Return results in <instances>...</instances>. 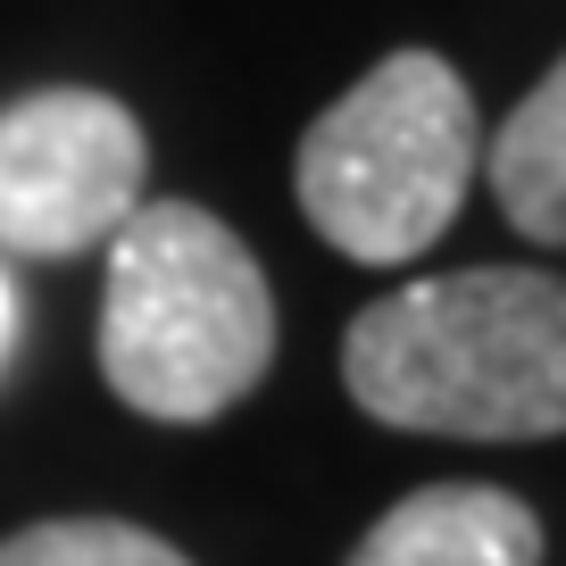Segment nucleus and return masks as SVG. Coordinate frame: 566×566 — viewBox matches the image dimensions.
Returning <instances> with one entry per match:
<instances>
[{
  "instance_id": "f257e3e1",
  "label": "nucleus",
  "mask_w": 566,
  "mask_h": 566,
  "mask_svg": "<svg viewBox=\"0 0 566 566\" xmlns=\"http://www.w3.org/2000/svg\"><path fill=\"white\" fill-rule=\"evenodd\" d=\"M342 384L375 424L450 442L566 433V275L467 266L400 283L342 334Z\"/></svg>"
},
{
  "instance_id": "f03ea898",
  "label": "nucleus",
  "mask_w": 566,
  "mask_h": 566,
  "mask_svg": "<svg viewBox=\"0 0 566 566\" xmlns=\"http://www.w3.org/2000/svg\"><path fill=\"white\" fill-rule=\"evenodd\" d=\"M275 358V292L259 259L192 200H142L108 242L101 375L159 424H209L259 391Z\"/></svg>"
},
{
  "instance_id": "7ed1b4c3",
  "label": "nucleus",
  "mask_w": 566,
  "mask_h": 566,
  "mask_svg": "<svg viewBox=\"0 0 566 566\" xmlns=\"http://www.w3.org/2000/svg\"><path fill=\"white\" fill-rule=\"evenodd\" d=\"M475 92L433 51H391L308 125L292 192L301 217L367 266H400L450 233L475 176Z\"/></svg>"
},
{
  "instance_id": "20e7f679",
  "label": "nucleus",
  "mask_w": 566,
  "mask_h": 566,
  "mask_svg": "<svg viewBox=\"0 0 566 566\" xmlns=\"http://www.w3.org/2000/svg\"><path fill=\"white\" fill-rule=\"evenodd\" d=\"M150 142L134 108L84 84H51L0 108V250L9 259H75L117 242L142 209Z\"/></svg>"
},
{
  "instance_id": "39448f33",
  "label": "nucleus",
  "mask_w": 566,
  "mask_h": 566,
  "mask_svg": "<svg viewBox=\"0 0 566 566\" xmlns=\"http://www.w3.org/2000/svg\"><path fill=\"white\" fill-rule=\"evenodd\" d=\"M350 566H542V516L500 483H424L350 549Z\"/></svg>"
},
{
  "instance_id": "423d86ee",
  "label": "nucleus",
  "mask_w": 566,
  "mask_h": 566,
  "mask_svg": "<svg viewBox=\"0 0 566 566\" xmlns=\"http://www.w3.org/2000/svg\"><path fill=\"white\" fill-rule=\"evenodd\" d=\"M492 192L525 242H566V59L509 108L492 134Z\"/></svg>"
},
{
  "instance_id": "0eeeda50",
  "label": "nucleus",
  "mask_w": 566,
  "mask_h": 566,
  "mask_svg": "<svg viewBox=\"0 0 566 566\" xmlns=\"http://www.w3.org/2000/svg\"><path fill=\"white\" fill-rule=\"evenodd\" d=\"M0 566H192L176 542L117 516H51V525H25L0 542Z\"/></svg>"
},
{
  "instance_id": "6e6552de",
  "label": "nucleus",
  "mask_w": 566,
  "mask_h": 566,
  "mask_svg": "<svg viewBox=\"0 0 566 566\" xmlns=\"http://www.w3.org/2000/svg\"><path fill=\"white\" fill-rule=\"evenodd\" d=\"M9 342H18V292H9V266H0V358H9Z\"/></svg>"
}]
</instances>
